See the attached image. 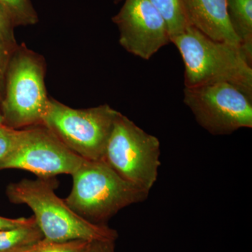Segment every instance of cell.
<instances>
[{
	"label": "cell",
	"instance_id": "cell-14",
	"mask_svg": "<svg viewBox=\"0 0 252 252\" xmlns=\"http://www.w3.org/2000/svg\"><path fill=\"white\" fill-rule=\"evenodd\" d=\"M0 6L9 16L15 28L33 26L39 21L31 0H0Z\"/></svg>",
	"mask_w": 252,
	"mask_h": 252
},
{
	"label": "cell",
	"instance_id": "cell-18",
	"mask_svg": "<svg viewBox=\"0 0 252 252\" xmlns=\"http://www.w3.org/2000/svg\"><path fill=\"white\" fill-rule=\"evenodd\" d=\"M13 52L12 50L0 41V80L4 81L5 74Z\"/></svg>",
	"mask_w": 252,
	"mask_h": 252
},
{
	"label": "cell",
	"instance_id": "cell-19",
	"mask_svg": "<svg viewBox=\"0 0 252 252\" xmlns=\"http://www.w3.org/2000/svg\"><path fill=\"white\" fill-rule=\"evenodd\" d=\"M34 217L31 218L9 219L0 216V230L10 229L21 226L29 223L33 220Z\"/></svg>",
	"mask_w": 252,
	"mask_h": 252
},
{
	"label": "cell",
	"instance_id": "cell-2",
	"mask_svg": "<svg viewBox=\"0 0 252 252\" xmlns=\"http://www.w3.org/2000/svg\"><path fill=\"white\" fill-rule=\"evenodd\" d=\"M170 42L183 60L186 87L228 84L252 99V66L240 47L210 39L191 26Z\"/></svg>",
	"mask_w": 252,
	"mask_h": 252
},
{
	"label": "cell",
	"instance_id": "cell-4",
	"mask_svg": "<svg viewBox=\"0 0 252 252\" xmlns=\"http://www.w3.org/2000/svg\"><path fill=\"white\" fill-rule=\"evenodd\" d=\"M46 63L41 55L18 45L4 77L0 111L5 126L16 130L42 124L49 97L45 86Z\"/></svg>",
	"mask_w": 252,
	"mask_h": 252
},
{
	"label": "cell",
	"instance_id": "cell-8",
	"mask_svg": "<svg viewBox=\"0 0 252 252\" xmlns=\"http://www.w3.org/2000/svg\"><path fill=\"white\" fill-rule=\"evenodd\" d=\"M84 160L41 124L20 130L16 146L0 163V170L20 169L49 178L62 174L72 175Z\"/></svg>",
	"mask_w": 252,
	"mask_h": 252
},
{
	"label": "cell",
	"instance_id": "cell-17",
	"mask_svg": "<svg viewBox=\"0 0 252 252\" xmlns=\"http://www.w3.org/2000/svg\"><path fill=\"white\" fill-rule=\"evenodd\" d=\"M14 28L9 16L0 6V41L13 51L18 46L14 35Z\"/></svg>",
	"mask_w": 252,
	"mask_h": 252
},
{
	"label": "cell",
	"instance_id": "cell-20",
	"mask_svg": "<svg viewBox=\"0 0 252 252\" xmlns=\"http://www.w3.org/2000/svg\"><path fill=\"white\" fill-rule=\"evenodd\" d=\"M114 243L109 240L91 242L87 252H115Z\"/></svg>",
	"mask_w": 252,
	"mask_h": 252
},
{
	"label": "cell",
	"instance_id": "cell-3",
	"mask_svg": "<svg viewBox=\"0 0 252 252\" xmlns=\"http://www.w3.org/2000/svg\"><path fill=\"white\" fill-rule=\"evenodd\" d=\"M72 176V190L64 202L78 215L96 224H105L124 207L149 196V192L123 179L103 160L84 159Z\"/></svg>",
	"mask_w": 252,
	"mask_h": 252
},
{
	"label": "cell",
	"instance_id": "cell-6",
	"mask_svg": "<svg viewBox=\"0 0 252 252\" xmlns=\"http://www.w3.org/2000/svg\"><path fill=\"white\" fill-rule=\"evenodd\" d=\"M160 141L118 113L102 157L123 179L149 192L160 165Z\"/></svg>",
	"mask_w": 252,
	"mask_h": 252
},
{
	"label": "cell",
	"instance_id": "cell-1",
	"mask_svg": "<svg viewBox=\"0 0 252 252\" xmlns=\"http://www.w3.org/2000/svg\"><path fill=\"white\" fill-rule=\"evenodd\" d=\"M58 186L55 177H38L35 180L24 179L8 186L6 195L11 203L26 204L31 207L46 241H116L118 233L115 230L106 224L86 220L59 198L55 193Z\"/></svg>",
	"mask_w": 252,
	"mask_h": 252
},
{
	"label": "cell",
	"instance_id": "cell-23",
	"mask_svg": "<svg viewBox=\"0 0 252 252\" xmlns=\"http://www.w3.org/2000/svg\"><path fill=\"white\" fill-rule=\"evenodd\" d=\"M114 2L116 3V4H117V3L120 2V1H123V0H114Z\"/></svg>",
	"mask_w": 252,
	"mask_h": 252
},
{
	"label": "cell",
	"instance_id": "cell-22",
	"mask_svg": "<svg viewBox=\"0 0 252 252\" xmlns=\"http://www.w3.org/2000/svg\"><path fill=\"white\" fill-rule=\"evenodd\" d=\"M4 118H3L2 114H1V111H0V127L4 126Z\"/></svg>",
	"mask_w": 252,
	"mask_h": 252
},
{
	"label": "cell",
	"instance_id": "cell-7",
	"mask_svg": "<svg viewBox=\"0 0 252 252\" xmlns=\"http://www.w3.org/2000/svg\"><path fill=\"white\" fill-rule=\"evenodd\" d=\"M184 102L199 125L212 135H230L252 127V99L230 84L185 87Z\"/></svg>",
	"mask_w": 252,
	"mask_h": 252
},
{
	"label": "cell",
	"instance_id": "cell-12",
	"mask_svg": "<svg viewBox=\"0 0 252 252\" xmlns=\"http://www.w3.org/2000/svg\"><path fill=\"white\" fill-rule=\"evenodd\" d=\"M44 235L35 220L26 224L0 230V252H22L41 241Z\"/></svg>",
	"mask_w": 252,
	"mask_h": 252
},
{
	"label": "cell",
	"instance_id": "cell-10",
	"mask_svg": "<svg viewBox=\"0 0 252 252\" xmlns=\"http://www.w3.org/2000/svg\"><path fill=\"white\" fill-rule=\"evenodd\" d=\"M190 26L214 40L240 47L227 11L226 0H182Z\"/></svg>",
	"mask_w": 252,
	"mask_h": 252
},
{
	"label": "cell",
	"instance_id": "cell-21",
	"mask_svg": "<svg viewBox=\"0 0 252 252\" xmlns=\"http://www.w3.org/2000/svg\"><path fill=\"white\" fill-rule=\"evenodd\" d=\"M4 94V81L0 80V104L2 101Z\"/></svg>",
	"mask_w": 252,
	"mask_h": 252
},
{
	"label": "cell",
	"instance_id": "cell-9",
	"mask_svg": "<svg viewBox=\"0 0 252 252\" xmlns=\"http://www.w3.org/2000/svg\"><path fill=\"white\" fill-rule=\"evenodd\" d=\"M112 21L121 46L140 59H150L170 42L166 23L149 0H125Z\"/></svg>",
	"mask_w": 252,
	"mask_h": 252
},
{
	"label": "cell",
	"instance_id": "cell-13",
	"mask_svg": "<svg viewBox=\"0 0 252 252\" xmlns=\"http://www.w3.org/2000/svg\"><path fill=\"white\" fill-rule=\"evenodd\" d=\"M166 23L170 39L190 26L182 0H149Z\"/></svg>",
	"mask_w": 252,
	"mask_h": 252
},
{
	"label": "cell",
	"instance_id": "cell-5",
	"mask_svg": "<svg viewBox=\"0 0 252 252\" xmlns=\"http://www.w3.org/2000/svg\"><path fill=\"white\" fill-rule=\"evenodd\" d=\"M118 111L108 104L77 109L49 98L42 125L86 160H102Z\"/></svg>",
	"mask_w": 252,
	"mask_h": 252
},
{
	"label": "cell",
	"instance_id": "cell-16",
	"mask_svg": "<svg viewBox=\"0 0 252 252\" xmlns=\"http://www.w3.org/2000/svg\"><path fill=\"white\" fill-rule=\"evenodd\" d=\"M19 131L5 125L0 127V163L4 161L14 149Z\"/></svg>",
	"mask_w": 252,
	"mask_h": 252
},
{
	"label": "cell",
	"instance_id": "cell-15",
	"mask_svg": "<svg viewBox=\"0 0 252 252\" xmlns=\"http://www.w3.org/2000/svg\"><path fill=\"white\" fill-rule=\"evenodd\" d=\"M91 243L85 240L56 243L43 239L36 245L22 252H87Z\"/></svg>",
	"mask_w": 252,
	"mask_h": 252
},
{
	"label": "cell",
	"instance_id": "cell-11",
	"mask_svg": "<svg viewBox=\"0 0 252 252\" xmlns=\"http://www.w3.org/2000/svg\"><path fill=\"white\" fill-rule=\"evenodd\" d=\"M230 26L242 53L252 66V0H226Z\"/></svg>",
	"mask_w": 252,
	"mask_h": 252
}]
</instances>
